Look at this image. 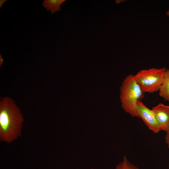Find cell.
Segmentation results:
<instances>
[{
	"label": "cell",
	"instance_id": "9c48e42d",
	"mask_svg": "<svg viewBox=\"0 0 169 169\" xmlns=\"http://www.w3.org/2000/svg\"><path fill=\"white\" fill-rule=\"evenodd\" d=\"M166 132L165 137V142L167 145L168 147L169 148V131Z\"/></svg>",
	"mask_w": 169,
	"mask_h": 169
},
{
	"label": "cell",
	"instance_id": "ba28073f",
	"mask_svg": "<svg viewBox=\"0 0 169 169\" xmlns=\"http://www.w3.org/2000/svg\"><path fill=\"white\" fill-rule=\"evenodd\" d=\"M115 169H139V168L131 163L124 156L122 161L119 163Z\"/></svg>",
	"mask_w": 169,
	"mask_h": 169
},
{
	"label": "cell",
	"instance_id": "30bf717a",
	"mask_svg": "<svg viewBox=\"0 0 169 169\" xmlns=\"http://www.w3.org/2000/svg\"><path fill=\"white\" fill-rule=\"evenodd\" d=\"M7 1V0H0V8H1L3 6V4Z\"/></svg>",
	"mask_w": 169,
	"mask_h": 169
},
{
	"label": "cell",
	"instance_id": "7a4b0ae2",
	"mask_svg": "<svg viewBox=\"0 0 169 169\" xmlns=\"http://www.w3.org/2000/svg\"><path fill=\"white\" fill-rule=\"evenodd\" d=\"M144 93L134 75L129 74L124 79L120 88L121 105L125 111L132 116L138 117L137 104L143 98Z\"/></svg>",
	"mask_w": 169,
	"mask_h": 169
},
{
	"label": "cell",
	"instance_id": "4fadbf2b",
	"mask_svg": "<svg viewBox=\"0 0 169 169\" xmlns=\"http://www.w3.org/2000/svg\"><path fill=\"white\" fill-rule=\"evenodd\" d=\"M168 167H169V165H168Z\"/></svg>",
	"mask_w": 169,
	"mask_h": 169
},
{
	"label": "cell",
	"instance_id": "277c9868",
	"mask_svg": "<svg viewBox=\"0 0 169 169\" xmlns=\"http://www.w3.org/2000/svg\"><path fill=\"white\" fill-rule=\"evenodd\" d=\"M137 110L138 117L142 120L149 130L155 133L159 132L161 130L152 109H149L140 100L137 102Z\"/></svg>",
	"mask_w": 169,
	"mask_h": 169
},
{
	"label": "cell",
	"instance_id": "6da1fadb",
	"mask_svg": "<svg viewBox=\"0 0 169 169\" xmlns=\"http://www.w3.org/2000/svg\"><path fill=\"white\" fill-rule=\"evenodd\" d=\"M23 117L14 101L4 97L0 102V140L10 143L21 134Z\"/></svg>",
	"mask_w": 169,
	"mask_h": 169
},
{
	"label": "cell",
	"instance_id": "52a82bcc",
	"mask_svg": "<svg viewBox=\"0 0 169 169\" xmlns=\"http://www.w3.org/2000/svg\"><path fill=\"white\" fill-rule=\"evenodd\" d=\"M66 0H44L42 3V5L46 8L47 11L50 10L51 14L60 11L61 5Z\"/></svg>",
	"mask_w": 169,
	"mask_h": 169
},
{
	"label": "cell",
	"instance_id": "3957f363",
	"mask_svg": "<svg viewBox=\"0 0 169 169\" xmlns=\"http://www.w3.org/2000/svg\"><path fill=\"white\" fill-rule=\"evenodd\" d=\"M166 70L165 67L143 69L134 76L144 93H153L159 91L163 83Z\"/></svg>",
	"mask_w": 169,
	"mask_h": 169
},
{
	"label": "cell",
	"instance_id": "8992f818",
	"mask_svg": "<svg viewBox=\"0 0 169 169\" xmlns=\"http://www.w3.org/2000/svg\"><path fill=\"white\" fill-rule=\"evenodd\" d=\"M159 95L169 101V69H166L163 83L159 91Z\"/></svg>",
	"mask_w": 169,
	"mask_h": 169
},
{
	"label": "cell",
	"instance_id": "8fae6325",
	"mask_svg": "<svg viewBox=\"0 0 169 169\" xmlns=\"http://www.w3.org/2000/svg\"><path fill=\"white\" fill-rule=\"evenodd\" d=\"M3 62V59L2 58L1 54H0V66H1Z\"/></svg>",
	"mask_w": 169,
	"mask_h": 169
},
{
	"label": "cell",
	"instance_id": "7c38bea8",
	"mask_svg": "<svg viewBox=\"0 0 169 169\" xmlns=\"http://www.w3.org/2000/svg\"><path fill=\"white\" fill-rule=\"evenodd\" d=\"M166 15L169 17V10H168L166 12Z\"/></svg>",
	"mask_w": 169,
	"mask_h": 169
},
{
	"label": "cell",
	"instance_id": "5b68a950",
	"mask_svg": "<svg viewBox=\"0 0 169 169\" xmlns=\"http://www.w3.org/2000/svg\"><path fill=\"white\" fill-rule=\"evenodd\" d=\"M154 112L161 130L169 131V105L160 103L153 107Z\"/></svg>",
	"mask_w": 169,
	"mask_h": 169
}]
</instances>
